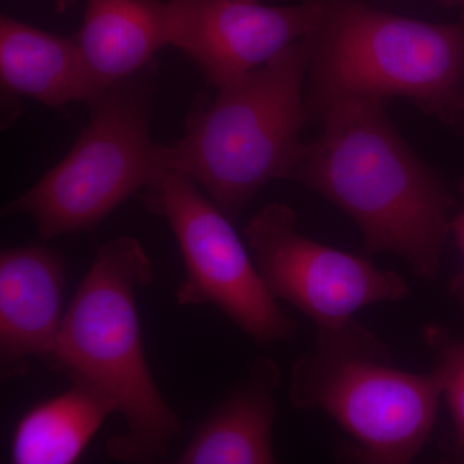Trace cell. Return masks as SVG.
Masks as SVG:
<instances>
[{
  "label": "cell",
  "instance_id": "obj_1",
  "mask_svg": "<svg viewBox=\"0 0 464 464\" xmlns=\"http://www.w3.org/2000/svg\"><path fill=\"white\" fill-rule=\"evenodd\" d=\"M387 103L334 101L317 121L290 179L323 195L357 225L368 255H395L424 280L438 274L454 200L438 174L400 137Z\"/></svg>",
  "mask_w": 464,
  "mask_h": 464
},
{
  "label": "cell",
  "instance_id": "obj_2",
  "mask_svg": "<svg viewBox=\"0 0 464 464\" xmlns=\"http://www.w3.org/2000/svg\"><path fill=\"white\" fill-rule=\"evenodd\" d=\"M154 279L142 244L119 237L101 246L43 364L96 390L123 415L127 431L106 442L112 459L152 463L182 431L143 351L137 293Z\"/></svg>",
  "mask_w": 464,
  "mask_h": 464
},
{
  "label": "cell",
  "instance_id": "obj_3",
  "mask_svg": "<svg viewBox=\"0 0 464 464\" xmlns=\"http://www.w3.org/2000/svg\"><path fill=\"white\" fill-rule=\"evenodd\" d=\"M308 51V121L350 97L411 101L445 124L464 121V14L432 24L372 7L362 0H320Z\"/></svg>",
  "mask_w": 464,
  "mask_h": 464
},
{
  "label": "cell",
  "instance_id": "obj_4",
  "mask_svg": "<svg viewBox=\"0 0 464 464\" xmlns=\"http://www.w3.org/2000/svg\"><path fill=\"white\" fill-rule=\"evenodd\" d=\"M304 39L255 72L219 87L190 119L185 136L161 146L164 168L190 177L231 221L268 182L289 179L301 163L307 123Z\"/></svg>",
  "mask_w": 464,
  "mask_h": 464
},
{
  "label": "cell",
  "instance_id": "obj_5",
  "mask_svg": "<svg viewBox=\"0 0 464 464\" xmlns=\"http://www.w3.org/2000/svg\"><path fill=\"white\" fill-rule=\"evenodd\" d=\"M441 398L435 371L395 368L390 348L356 322L317 333L314 350L290 371L293 406L328 414L364 463L413 462L431 435Z\"/></svg>",
  "mask_w": 464,
  "mask_h": 464
},
{
  "label": "cell",
  "instance_id": "obj_6",
  "mask_svg": "<svg viewBox=\"0 0 464 464\" xmlns=\"http://www.w3.org/2000/svg\"><path fill=\"white\" fill-rule=\"evenodd\" d=\"M121 83L93 101L90 123L56 167L5 215L32 217L43 239L92 230L161 169V145L150 137L148 96Z\"/></svg>",
  "mask_w": 464,
  "mask_h": 464
},
{
  "label": "cell",
  "instance_id": "obj_7",
  "mask_svg": "<svg viewBox=\"0 0 464 464\" xmlns=\"http://www.w3.org/2000/svg\"><path fill=\"white\" fill-rule=\"evenodd\" d=\"M146 207L172 228L185 279L179 306L212 304L261 344L288 340L295 323L277 306L231 219L190 177L164 168L145 188Z\"/></svg>",
  "mask_w": 464,
  "mask_h": 464
},
{
  "label": "cell",
  "instance_id": "obj_8",
  "mask_svg": "<svg viewBox=\"0 0 464 464\" xmlns=\"http://www.w3.org/2000/svg\"><path fill=\"white\" fill-rule=\"evenodd\" d=\"M244 237L271 295L310 317L317 333L342 331L362 308L409 295L408 283L395 271L304 237L285 204L259 210Z\"/></svg>",
  "mask_w": 464,
  "mask_h": 464
},
{
  "label": "cell",
  "instance_id": "obj_9",
  "mask_svg": "<svg viewBox=\"0 0 464 464\" xmlns=\"http://www.w3.org/2000/svg\"><path fill=\"white\" fill-rule=\"evenodd\" d=\"M166 5L169 44L192 58L218 88L306 38L323 14L320 0L290 7L244 0H170Z\"/></svg>",
  "mask_w": 464,
  "mask_h": 464
},
{
  "label": "cell",
  "instance_id": "obj_10",
  "mask_svg": "<svg viewBox=\"0 0 464 464\" xmlns=\"http://www.w3.org/2000/svg\"><path fill=\"white\" fill-rule=\"evenodd\" d=\"M66 262L44 244L0 255V375L23 377L53 350L63 326Z\"/></svg>",
  "mask_w": 464,
  "mask_h": 464
},
{
  "label": "cell",
  "instance_id": "obj_11",
  "mask_svg": "<svg viewBox=\"0 0 464 464\" xmlns=\"http://www.w3.org/2000/svg\"><path fill=\"white\" fill-rule=\"evenodd\" d=\"M280 381L282 372L271 357H256L246 380L210 411L174 463L276 462L273 430Z\"/></svg>",
  "mask_w": 464,
  "mask_h": 464
},
{
  "label": "cell",
  "instance_id": "obj_12",
  "mask_svg": "<svg viewBox=\"0 0 464 464\" xmlns=\"http://www.w3.org/2000/svg\"><path fill=\"white\" fill-rule=\"evenodd\" d=\"M0 76L12 93L51 108L93 102L103 93L78 42L5 16L0 21Z\"/></svg>",
  "mask_w": 464,
  "mask_h": 464
},
{
  "label": "cell",
  "instance_id": "obj_13",
  "mask_svg": "<svg viewBox=\"0 0 464 464\" xmlns=\"http://www.w3.org/2000/svg\"><path fill=\"white\" fill-rule=\"evenodd\" d=\"M76 42L101 91H108L169 44L167 5L157 0H88Z\"/></svg>",
  "mask_w": 464,
  "mask_h": 464
},
{
  "label": "cell",
  "instance_id": "obj_14",
  "mask_svg": "<svg viewBox=\"0 0 464 464\" xmlns=\"http://www.w3.org/2000/svg\"><path fill=\"white\" fill-rule=\"evenodd\" d=\"M114 405L83 383L34 406L18 420L11 444L14 464H72L94 438Z\"/></svg>",
  "mask_w": 464,
  "mask_h": 464
},
{
  "label": "cell",
  "instance_id": "obj_15",
  "mask_svg": "<svg viewBox=\"0 0 464 464\" xmlns=\"http://www.w3.org/2000/svg\"><path fill=\"white\" fill-rule=\"evenodd\" d=\"M423 335L436 356L433 371L453 418L456 451L464 459V340L433 324L424 328Z\"/></svg>",
  "mask_w": 464,
  "mask_h": 464
},
{
  "label": "cell",
  "instance_id": "obj_16",
  "mask_svg": "<svg viewBox=\"0 0 464 464\" xmlns=\"http://www.w3.org/2000/svg\"><path fill=\"white\" fill-rule=\"evenodd\" d=\"M460 188H462L464 195V179ZM451 234L454 235L458 248H459L460 255H462L463 267L460 273L454 277L453 282H451L450 289L464 311V204L462 209L451 219Z\"/></svg>",
  "mask_w": 464,
  "mask_h": 464
},
{
  "label": "cell",
  "instance_id": "obj_17",
  "mask_svg": "<svg viewBox=\"0 0 464 464\" xmlns=\"http://www.w3.org/2000/svg\"><path fill=\"white\" fill-rule=\"evenodd\" d=\"M442 5H448V7L460 8L464 14V0H439Z\"/></svg>",
  "mask_w": 464,
  "mask_h": 464
},
{
  "label": "cell",
  "instance_id": "obj_18",
  "mask_svg": "<svg viewBox=\"0 0 464 464\" xmlns=\"http://www.w3.org/2000/svg\"><path fill=\"white\" fill-rule=\"evenodd\" d=\"M244 2H258V0H244Z\"/></svg>",
  "mask_w": 464,
  "mask_h": 464
}]
</instances>
